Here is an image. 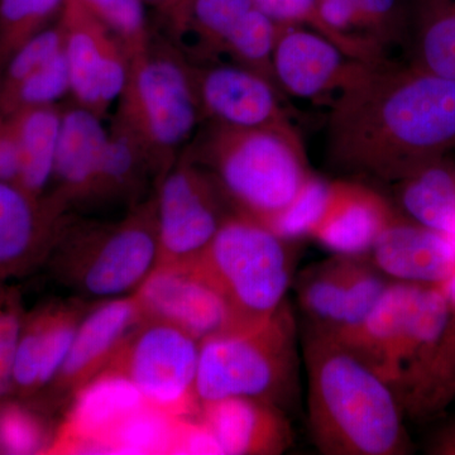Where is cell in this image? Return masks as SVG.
Here are the masks:
<instances>
[{
    "mask_svg": "<svg viewBox=\"0 0 455 455\" xmlns=\"http://www.w3.org/2000/svg\"><path fill=\"white\" fill-rule=\"evenodd\" d=\"M212 124L199 160L238 214L268 227L313 176L299 134Z\"/></svg>",
    "mask_w": 455,
    "mask_h": 455,
    "instance_id": "277c9868",
    "label": "cell"
},
{
    "mask_svg": "<svg viewBox=\"0 0 455 455\" xmlns=\"http://www.w3.org/2000/svg\"><path fill=\"white\" fill-rule=\"evenodd\" d=\"M253 8V0H175L167 7L176 28L196 36L197 50L208 57L223 53L230 33Z\"/></svg>",
    "mask_w": 455,
    "mask_h": 455,
    "instance_id": "83f0119b",
    "label": "cell"
},
{
    "mask_svg": "<svg viewBox=\"0 0 455 455\" xmlns=\"http://www.w3.org/2000/svg\"><path fill=\"white\" fill-rule=\"evenodd\" d=\"M109 140L100 116L79 107L62 113L53 179L60 191L55 202L92 196Z\"/></svg>",
    "mask_w": 455,
    "mask_h": 455,
    "instance_id": "44dd1931",
    "label": "cell"
},
{
    "mask_svg": "<svg viewBox=\"0 0 455 455\" xmlns=\"http://www.w3.org/2000/svg\"><path fill=\"white\" fill-rule=\"evenodd\" d=\"M0 64H2V62H0Z\"/></svg>",
    "mask_w": 455,
    "mask_h": 455,
    "instance_id": "f6af8a7d",
    "label": "cell"
},
{
    "mask_svg": "<svg viewBox=\"0 0 455 455\" xmlns=\"http://www.w3.org/2000/svg\"><path fill=\"white\" fill-rule=\"evenodd\" d=\"M223 200L214 180L194 164H180L171 171L156 204L157 265L199 259L229 217Z\"/></svg>",
    "mask_w": 455,
    "mask_h": 455,
    "instance_id": "8fae6325",
    "label": "cell"
},
{
    "mask_svg": "<svg viewBox=\"0 0 455 455\" xmlns=\"http://www.w3.org/2000/svg\"><path fill=\"white\" fill-rule=\"evenodd\" d=\"M397 217L373 188L350 181L331 184L328 205L311 238L334 254L366 257L382 230Z\"/></svg>",
    "mask_w": 455,
    "mask_h": 455,
    "instance_id": "d6986e66",
    "label": "cell"
},
{
    "mask_svg": "<svg viewBox=\"0 0 455 455\" xmlns=\"http://www.w3.org/2000/svg\"><path fill=\"white\" fill-rule=\"evenodd\" d=\"M22 170L20 143L8 118L0 121V181L17 184Z\"/></svg>",
    "mask_w": 455,
    "mask_h": 455,
    "instance_id": "ab89813d",
    "label": "cell"
},
{
    "mask_svg": "<svg viewBox=\"0 0 455 455\" xmlns=\"http://www.w3.org/2000/svg\"><path fill=\"white\" fill-rule=\"evenodd\" d=\"M199 349L200 341L178 326L143 319L107 367L125 374L149 405L188 418L202 409L196 390Z\"/></svg>",
    "mask_w": 455,
    "mask_h": 455,
    "instance_id": "ba28073f",
    "label": "cell"
},
{
    "mask_svg": "<svg viewBox=\"0 0 455 455\" xmlns=\"http://www.w3.org/2000/svg\"><path fill=\"white\" fill-rule=\"evenodd\" d=\"M60 25L71 92L80 107L100 116L124 92L130 57L116 36L80 0H65Z\"/></svg>",
    "mask_w": 455,
    "mask_h": 455,
    "instance_id": "4fadbf2b",
    "label": "cell"
},
{
    "mask_svg": "<svg viewBox=\"0 0 455 455\" xmlns=\"http://www.w3.org/2000/svg\"><path fill=\"white\" fill-rule=\"evenodd\" d=\"M121 41L128 57L146 50L151 41L147 33L140 0H80Z\"/></svg>",
    "mask_w": 455,
    "mask_h": 455,
    "instance_id": "e575fe53",
    "label": "cell"
},
{
    "mask_svg": "<svg viewBox=\"0 0 455 455\" xmlns=\"http://www.w3.org/2000/svg\"><path fill=\"white\" fill-rule=\"evenodd\" d=\"M326 161L395 184L455 149V79L383 60L362 62L334 95Z\"/></svg>",
    "mask_w": 455,
    "mask_h": 455,
    "instance_id": "6da1fadb",
    "label": "cell"
},
{
    "mask_svg": "<svg viewBox=\"0 0 455 455\" xmlns=\"http://www.w3.org/2000/svg\"><path fill=\"white\" fill-rule=\"evenodd\" d=\"M403 42L407 64L455 79V0H414L406 14Z\"/></svg>",
    "mask_w": 455,
    "mask_h": 455,
    "instance_id": "cb8c5ba5",
    "label": "cell"
},
{
    "mask_svg": "<svg viewBox=\"0 0 455 455\" xmlns=\"http://www.w3.org/2000/svg\"><path fill=\"white\" fill-rule=\"evenodd\" d=\"M7 118L16 132L22 157L18 185L40 197L53 178L62 113L53 106L33 107Z\"/></svg>",
    "mask_w": 455,
    "mask_h": 455,
    "instance_id": "4316f807",
    "label": "cell"
},
{
    "mask_svg": "<svg viewBox=\"0 0 455 455\" xmlns=\"http://www.w3.org/2000/svg\"><path fill=\"white\" fill-rule=\"evenodd\" d=\"M331 182L311 176L291 205L268 228L287 241L311 236L322 220L331 196Z\"/></svg>",
    "mask_w": 455,
    "mask_h": 455,
    "instance_id": "d590c367",
    "label": "cell"
},
{
    "mask_svg": "<svg viewBox=\"0 0 455 455\" xmlns=\"http://www.w3.org/2000/svg\"><path fill=\"white\" fill-rule=\"evenodd\" d=\"M388 283L366 257L334 254L310 266L295 280L305 329L331 337L352 331L370 315Z\"/></svg>",
    "mask_w": 455,
    "mask_h": 455,
    "instance_id": "9c48e42d",
    "label": "cell"
},
{
    "mask_svg": "<svg viewBox=\"0 0 455 455\" xmlns=\"http://www.w3.org/2000/svg\"><path fill=\"white\" fill-rule=\"evenodd\" d=\"M59 204H42L20 185L0 181V272L31 259L49 233Z\"/></svg>",
    "mask_w": 455,
    "mask_h": 455,
    "instance_id": "603a6c76",
    "label": "cell"
},
{
    "mask_svg": "<svg viewBox=\"0 0 455 455\" xmlns=\"http://www.w3.org/2000/svg\"><path fill=\"white\" fill-rule=\"evenodd\" d=\"M65 0H0V62L47 28Z\"/></svg>",
    "mask_w": 455,
    "mask_h": 455,
    "instance_id": "1f68e13d",
    "label": "cell"
},
{
    "mask_svg": "<svg viewBox=\"0 0 455 455\" xmlns=\"http://www.w3.org/2000/svg\"><path fill=\"white\" fill-rule=\"evenodd\" d=\"M200 419L221 454L278 455L292 445L286 411L265 401L232 397L203 403Z\"/></svg>",
    "mask_w": 455,
    "mask_h": 455,
    "instance_id": "ac0fdd59",
    "label": "cell"
},
{
    "mask_svg": "<svg viewBox=\"0 0 455 455\" xmlns=\"http://www.w3.org/2000/svg\"><path fill=\"white\" fill-rule=\"evenodd\" d=\"M366 259L390 281L436 286L455 275V238L395 218Z\"/></svg>",
    "mask_w": 455,
    "mask_h": 455,
    "instance_id": "e0dca14e",
    "label": "cell"
},
{
    "mask_svg": "<svg viewBox=\"0 0 455 455\" xmlns=\"http://www.w3.org/2000/svg\"><path fill=\"white\" fill-rule=\"evenodd\" d=\"M448 295L449 299H451V301L455 304V275L454 277L451 278V281L448 283Z\"/></svg>",
    "mask_w": 455,
    "mask_h": 455,
    "instance_id": "b9f144b4",
    "label": "cell"
},
{
    "mask_svg": "<svg viewBox=\"0 0 455 455\" xmlns=\"http://www.w3.org/2000/svg\"><path fill=\"white\" fill-rule=\"evenodd\" d=\"M451 302L435 286L390 281L370 315L334 338L391 386L401 405L414 403L429 382L451 326Z\"/></svg>",
    "mask_w": 455,
    "mask_h": 455,
    "instance_id": "3957f363",
    "label": "cell"
},
{
    "mask_svg": "<svg viewBox=\"0 0 455 455\" xmlns=\"http://www.w3.org/2000/svg\"><path fill=\"white\" fill-rule=\"evenodd\" d=\"M254 7L280 25L307 27L333 42L346 55L362 62H377L376 59L357 42L344 37L329 27L320 13L319 0H253Z\"/></svg>",
    "mask_w": 455,
    "mask_h": 455,
    "instance_id": "d6a6232c",
    "label": "cell"
},
{
    "mask_svg": "<svg viewBox=\"0 0 455 455\" xmlns=\"http://www.w3.org/2000/svg\"><path fill=\"white\" fill-rule=\"evenodd\" d=\"M80 320L71 310H50L22 329L13 363V386L33 391L57 379Z\"/></svg>",
    "mask_w": 455,
    "mask_h": 455,
    "instance_id": "7402d4cb",
    "label": "cell"
},
{
    "mask_svg": "<svg viewBox=\"0 0 455 455\" xmlns=\"http://www.w3.org/2000/svg\"><path fill=\"white\" fill-rule=\"evenodd\" d=\"M311 438L325 455L406 451L400 400L357 352L331 335L305 329Z\"/></svg>",
    "mask_w": 455,
    "mask_h": 455,
    "instance_id": "7a4b0ae2",
    "label": "cell"
},
{
    "mask_svg": "<svg viewBox=\"0 0 455 455\" xmlns=\"http://www.w3.org/2000/svg\"><path fill=\"white\" fill-rule=\"evenodd\" d=\"M291 243L235 212L196 259L227 299L239 328L262 324L286 300L293 275Z\"/></svg>",
    "mask_w": 455,
    "mask_h": 455,
    "instance_id": "8992f818",
    "label": "cell"
},
{
    "mask_svg": "<svg viewBox=\"0 0 455 455\" xmlns=\"http://www.w3.org/2000/svg\"><path fill=\"white\" fill-rule=\"evenodd\" d=\"M156 205L92 236L76 253L71 278L92 298L116 299L139 290L158 263Z\"/></svg>",
    "mask_w": 455,
    "mask_h": 455,
    "instance_id": "30bf717a",
    "label": "cell"
},
{
    "mask_svg": "<svg viewBox=\"0 0 455 455\" xmlns=\"http://www.w3.org/2000/svg\"><path fill=\"white\" fill-rule=\"evenodd\" d=\"M140 319L142 310L136 295L110 299L92 310L77 325L70 352L56 379L60 385L80 387L100 372Z\"/></svg>",
    "mask_w": 455,
    "mask_h": 455,
    "instance_id": "ffe728a7",
    "label": "cell"
},
{
    "mask_svg": "<svg viewBox=\"0 0 455 455\" xmlns=\"http://www.w3.org/2000/svg\"><path fill=\"white\" fill-rule=\"evenodd\" d=\"M2 118H3V116H0V121H2Z\"/></svg>",
    "mask_w": 455,
    "mask_h": 455,
    "instance_id": "ee69618b",
    "label": "cell"
},
{
    "mask_svg": "<svg viewBox=\"0 0 455 455\" xmlns=\"http://www.w3.org/2000/svg\"><path fill=\"white\" fill-rule=\"evenodd\" d=\"M40 420L18 405L0 409V449L9 454L37 453L44 444Z\"/></svg>",
    "mask_w": 455,
    "mask_h": 455,
    "instance_id": "74e56055",
    "label": "cell"
},
{
    "mask_svg": "<svg viewBox=\"0 0 455 455\" xmlns=\"http://www.w3.org/2000/svg\"><path fill=\"white\" fill-rule=\"evenodd\" d=\"M202 114L214 124L296 133L284 98L267 79L241 65L191 68Z\"/></svg>",
    "mask_w": 455,
    "mask_h": 455,
    "instance_id": "5bb4252c",
    "label": "cell"
},
{
    "mask_svg": "<svg viewBox=\"0 0 455 455\" xmlns=\"http://www.w3.org/2000/svg\"><path fill=\"white\" fill-rule=\"evenodd\" d=\"M119 122L152 160L161 163L187 142L202 119L193 70L181 59L151 49L130 57Z\"/></svg>",
    "mask_w": 455,
    "mask_h": 455,
    "instance_id": "52a82bcc",
    "label": "cell"
},
{
    "mask_svg": "<svg viewBox=\"0 0 455 455\" xmlns=\"http://www.w3.org/2000/svg\"><path fill=\"white\" fill-rule=\"evenodd\" d=\"M16 304L0 296V398L13 388V363L22 334Z\"/></svg>",
    "mask_w": 455,
    "mask_h": 455,
    "instance_id": "f35d334b",
    "label": "cell"
},
{
    "mask_svg": "<svg viewBox=\"0 0 455 455\" xmlns=\"http://www.w3.org/2000/svg\"><path fill=\"white\" fill-rule=\"evenodd\" d=\"M298 325L287 300L252 328L200 341L196 390L200 405L232 397L274 403L286 411L298 400Z\"/></svg>",
    "mask_w": 455,
    "mask_h": 455,
    "instance_id": "5b68a950",
    "label": "cell"
},
{
    "mask_svg": "<svg viewBox=\"0 0 455 455\" xmlns=\"http://www.w3.org/2000/svg\"><path fill=\"white\" fill-rule=\"evenodd\" d=\"M442 449L444 453H455V430L451 434V438L444 440Z\"/></svg>",
    "mask_w": 455,
    "mask_h": 455,
    "instance_id": "60d3db41",
    "label": "cell"
},
{
    "mask_svg": "<svg viewBox=\"0 0 455 455\" xmlns=\"http://www.w3.org/2000/svg\"><path fill=\"white\" fill-rule=\"evenodd\" d=\"M146 405L139 387L125 374L107 367L80 386L52 451L104 454L110 434Z\"/></svg>",
    "mask_w": 455,
    "mask_h": 455,
    "instance_id": "2e32d148",
    "label": "cell"
},
{
    "mask_svg": "<svg viewBox=\"0 0 455 455\" xmlns=\"http://www.w3.org/2000/svg\"><path fill=\"white\" fill-rule=\"evenodd\" d=\"M149 2L158 3V4L164 5V8L170 7L175 0H149Z\"/></svg>",
    "mask_w": 455,
    "mask_h": 455,
    "instance_id": "7bdbcfd3",
    "label": "cell"
},
{
    "mask_svg": "<svg viewBox=\"0 0 455 455\" xmlns=\"http://www.w3.org/2000/svg\"><path fill=\"white\" fill-rule=\"evenodd\" d=\"M68 92H71L70 71L62 49L0 101V114L7 118L26 108L53 106Z\"/></svg>",
    "mask_w": 455,
    "mask_h": 455,
    "instance_id": "836d02e7",
    "label": "cell"
},
{
    "mask_svg": "<svg viewBox=\"0 0 455 455\" xmlns=\"http://www.w3.org/2000/svg\"><path fill=\"white\" fill-rule=\"evenodd\" d=\"M152 163L143 143L118 121L109 134L92 196H113L127 190L140 178L145 164Z\"/></svg>",
    "mask_w": 455,
    "mask_h": 455,
    "instance_id": "f546056e",
    "label": "cell"
},
{
    "mask_svg": "<svg viewBox=\"0 0 455 455\" xmlns=\"http://www.w3.org/2000/svg\"><path fill=\"white\" fill-rule=\"evenodd\" d=\"M398 204L415 223L455 238V170L440 158L395 182Z\"/></svg>",
    "mask_w": 455,
    "mask_h": 455,
    "instance_id": "484cf974",
    "label": "cell"
},
{
    "mask_svg": "<svg viewBox=\"0 0 455 455\" xmlns=\"http://www.w3.org/2000/svg\"><path fill=\"white\" fill-rule=\"evenodd\" d=\"M65 37L61 25L46 29L27 41L7 61L4 75L0 76V101L7 99L29 75L49 62L64 49Z\"/></svg>",
    "mask_w": 455,
    "mask_h": 455,
    "instance_id": "8d00e7d4",
    "label": "cell"
},
{
    "mask_svg": "<svg viewBox=\"0 0 455 455\" xmlns=\"http://www.w3.org/2000/svg\"><path fill=\"white\" fill-rule=\"evenodd\" d=\"M361 64L307 27L278 23L272 68L286 98L337 94Z\"/></svg>",
    "mask_w": 455,
    "mask_h": 455,
    "instance_id": "9a60e30c",
    "label": "cell"
},
{
    "mask_svg": "<svg viewBox=\"0 0 455 455\" xmlns=\"http://www.w3.org/2000/svg\"><path fill=\"white\" fill-rule=\"evenodd\" d=\"M180 421L147 403L110 434L104 454H172Z\"/></svg>",
    "mask_w": 455,
    "mask_h": 455,
    "instance_id": "f1b7e54d",
    "label": "cell"
},
{
    "mask_svg": "<svg viewBox=\"0 0 455 455\" xmlns=\"http://www.w3.org/2000/svg\"><path fill=\"white\" fill-rule=\"evenodd\" d=\"M134 295L143 319L169 323L199 341L241 329L227 299L196 259L156 266Z\"/></svg>",
    "mask_w": 455,
    "mask_h": 455,
    "instance_id": "7c38bea8",
    "label": "cell"
},
{
    "mask_svg": "<svg viewBox=\"0 0 455 455\" xmlns=\"http://www.w3.org/2000/svg\"><path fill=\"white\" fill-rule=\"evenodd\" d=\"M277 31L278 23L254 7L245 14L235 31L230 33L224 44L223 53L232 57L236 65L259 74L280 90L272 68Z\"/></svg>",
    "mask_w": 455,
    "mask_h": 455,
    "instance_id": "4dcf8cb0",
    "label": "cell"
},
{
    "mask_svg": "<svg viewBox=\"0 0 455 455\" xmlns=\"http://www.w3.org/2000/svg\"><path fill=\"white\" fill-rule=\"evenodd\" d=\"M331 29L386 59V49L403 42L406 14L398 0H319Z\"/></svg>",
    "mask_w": 455,
    "mask_h": 455,
    "instance_id": "d4e9b609",
    "label": "cell"
}]
</instances>
